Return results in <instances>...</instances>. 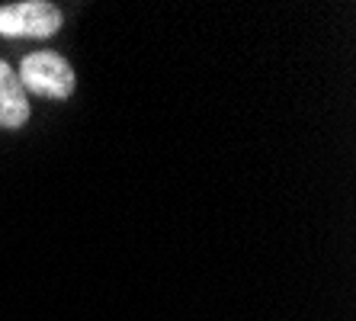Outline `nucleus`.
<instances>
[{
	"label": "nucleus",
	"mask_w": 356,
	"mask_h": 321,
	"mask_svg": "<svg viewBox=\"0 0 356 321\" xmlns=\"http://www.w3.org/2000/svg\"><path fill=\"white\" fill-rule=\"evenodd\" d=\"M19 84L23 91H33L45 100H67L77 87L74 68L67 65L58 52H33L19 65Z\"/></svg>",
	"instance_id": "f257e3e1"
},
{
	"label": "nucleus",
	"mask_w": 356,
	"mask_h": 321,
	"mask_svg": "<svg viewBox=\"0 0 356 321\" xmlns=\"http://www.w3.org/2000/svg\"><path fill=\"white\" fill-rule=\"evenodd\" d=\"M29 113V93L23 91L17 71L0 58V129H23Z\"/></svg>",
	"instance_id": "7ed1b4c3"
},
{
	"label": "nucleus",
	"mask_w": 356,
	"mask_h": 321,
	"mask_svg": "<svg viewBox=\"0 0 356 321\" xmlns=\"http://www.w3.org/2000/svg\"><path fill=\"white\" fill-rule=\"evenodd\" d=\"M61 29V10L49 0H23L0 7V36L7 39H49Z\"/></svg>",
	"instance_id": "f03ea898"
}]
</instances>
